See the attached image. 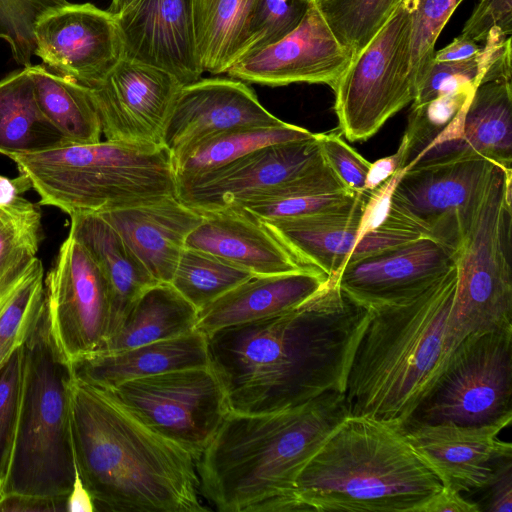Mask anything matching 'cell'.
I'll return each instance as SVG.
<instances>
[{"label": "cell", "instance_id": "cell-53", "mask_svg": "<svg viewBox=\"0 0 512 512\" xmlns=\"http://www.w3.org/2000/svg\"><path fill=\"white\" fill-rule=\"evenodd\" d=\"M29 189H32V185L24 174L19 173L14 178L0 175V206L14 202Z\"/></svg>", "mask_w": 512, "mask_h": 512}, {"label": "cell", "instance_id": "cell-45", "mask_svg": "<svg viewBox=\"0 0 512 512\" xmlns=\"http://www.w3.org/2000/svg\"><path fill=\"white\" fill-rule=\"evenodd\" d=\"M493 28L511 36L512 0H479L461 35L477 43L484 42Z\"/></svg>", "mask_w": 512, "mask_h": 512}, {"label": "cell", "instance_id": "cell-13", "mask_svg": "<svg viewBox=\"0 0 512 512\" xmlns=\"http://www.w3.org/2000/svg\"><path fill=\"white\" fill-rule=\"evenodd\" d=\"M108 391L195 461L229 413L224 389L210 366L138 378Z\"/></svg>", "mask_w": 512, "mask_h": 512}, {"label": "cell", "instance_id": "cell-10", "mask_svg": "<svg viewBox=\"0 0 512 512\" xmlns=\"http://www.w3.org/2000/svg\"><path fill=\"white\" fill-rule=\"evenodd\" d=\"M511 396L512 325H508L465 337L408 423L511 422Z\"/></svg>", "mask_w": 512, "mask_h": 512}, {"label": "cell", "instance_id": "cell-16", "mask_svg": "<svg viewBox=\"0 0 512 512\" xmlns=\"http://www.w3.org/2000/svg\"><path fill=\"white\" fill-rule=\"evenodd\" d=\"M183 86L166 71L122 57L100 84L89 87L105 139L164 146L165 126Z\"/></svg>", "mask_w": 512, "mask_h": 512}, {"label": "cell", "instance_id": "cell-3", "mask_svg": "<svg viewBox=\"0 0 512 512\" xmlns=\"http://www.w3.org/2000/svg\"><path fill=\"white\" fill-rule=\"evenodd\" d=\"M457 269L421 291L367 306L343 394L349 415L401 428L430 393L451 356L447 326Z\"/></svg>", "mask_w": 512, "mask_h": 512}, {"label": "cell", "instance_id": "cell-2", "mask_svg": "<svg viewBox=\"0 0 512 512\" xmlns=\"http://www.w3.org/2000/svg\"><path fill=\"white\" fill-rule=\"evenodd\" d=\"M73 371V370H72ZM75 463L95 511L204 512L195 459L110 391L69 384Z\"/></svg>", "mask_w": 512, "mask_h": 512}, {"label": "cell", "instance_id": "cell-35", "mask_svg": "<svg viewBox=\"0 0 512 512\" xmlns=\"http://www.w3.org/2000/svg\"><path fill=\"white\" fill-rule=\"evenodd\" d=\"M42 236L39 206L24 196L0 206V277L37 257Z\"/></svg>", "mask_w": 512, "mask_h": 512}, {"label": "cell", "instance_id": "cell-42", "mask_svg": "<svg viewBox=\"0 0 512 512\" xmlns=\"http://www.w3.org/2000/svg\"><path fill=\"white\" fill-rule=\"evenodd\" d=\"M22 377L23 346L0 368V490L9 468L17 428Z\"/></svg>", "mask_w": 512, "mask_h": 512}, {"label": "cell", "instance_id": "cell-6", "mask_svg": "<svg viewBox=\"0 0 512 512\" xmlns=\"http://www.w3.org/2000/svg\"><path fill=\"white\" fill-rule=\"evenodd\" d=\"M40 197L39 204L73 213H103L162 196L176 195V178L165 146L109 140L66 144L14 155Z\"/></svg>", "mask_w": 512, "mask_h": 512}, {"label": "cell", "instance_id": "cell-54", "mask_svg": "<svg viewBox=\"0 0 512 512\" xmlns=\"http://www.w3.org/2000/svg\"><path fill=\"white\" fill-rule=\"evenodd\" d=\"M132 1L133 0H111L108 10L113 14H117Z\"/></svg>", "mask_w": 512, "mask_h": 512}, {"label": "cell", "instance_id": "cell-52", "mask_svg": "<svg viewBox=\"0 0 512 512\" xmlns=\"http://www.w3.org/2000/svg\"><path fill=\"white\" fill-rule=\"evenodd\" d=\"M66 512H95L93 498L84 485L77 466L73 485L66 501Z\"/></svg>", "mask_w": 512, "mask_h": 512}, {"label": "cell", "instance_id": "cell-36", "mask_svg": "<svg viewBox=\"0 0 512 512\" xmlns=\"http://www.w3.org/2000/svg\"><path fill=\"white\" fill-rule=\"evenodd\" d=\"M400 0H322L316 2L336 37L354 55L373 37Z\"/></svg>", "mask_w": 512, "mask_h": 512}, {"label": "cell", "instance_id": "cell-22", "mask_svg": "<svg viewBox=\"0 0 512 512\" xmlns=\"http://www.w3.org/2000/svg\"><path fill=\"white\" fill-rule=\"evenodd\" d=\"M158 281L170 283L189 234L203 215L176 195L100 213Z\"/></svg>", "mask_w": 512, "mask_h": 512}, {"label": "cell", "instance_id": "cell-56", "mask_svg": "<svg viewBox=\"0 0 512 512\" xmlns=\"http://www.w3.org/2000/svg\"><path fill=\"white\" fill-rule=\"evenodd\" d=\"M463 0H457L458 4H460Z\"/></svg>", "mask_w": 512, "mask_h": 512}, {"label": "cell", "instance_id": "cell-40", "mask_svg": "<svg viewBox=\"0 0 512 512\" xmlns=\"http://www.w3.org/2000/svg\"><path fill=\"white\" fill-rule=\"evenodd\" d=\"M458 6L457 0H417L410 43V68L415 88L433 60L438 36Z\"/></svg>", "mask_w": 512, "mask_h": 512}, {"label": "cell", "instance_id": "cell-44", "mask_svg": "<svg viewBox=\"0 0 512 512\" xmlns=\"http://www.w3.org/2000/svg\"><path fill=\"white\" fill-rule=\"evenodd\" d=\"M326 165L340 183L351 192L364 191L365 180L371 162L366 160L339 133H316Z\"/></svg>", "mask_w": 512, "mask_h": 512}, {"label": "cell", "instance_id": "cell-37", "mask_svg": "<svg viewBox=\"0 0 512 512\" xmlns=\"http://www.w3.org/2000/svg\"><path fill=\"white\" fill-rule=\"evenodd\" d=\"M44 269L39 268L0 315V368L23 346L44 307Z\"/></svg>", "mask_w": 512, "mask_h": 512}, {"label": "cell", "instance_id": "cell-48", "mask_svg": "<svg viewBox=\"0 0 512 512\" xmlns=\"http://www.w3.org/2000/svg\"><path fill=\"white\" fill-rule=\"evenodd\" d=\"M481 507L466 500L462 493L442 485V488L430 498L420 512H478Z\"/></svg>", "mask_w": 512, "mask_h": 512}, {"label": "cell", "instance_id": "cell-47", "mask_svg": "<svg viewBox=\"0 0 512 512\" xmlns=\"http://www.w3.org/2000/svg\"><path fill=\"white\" fill-rule=\"evenodd\" d=\"M485 489L488 496L484 508L489 512L512 511V456L500 460Z\"/></svg>", "mask_w": 512, "mask_h": 512}, {"label": "cell", "instance_id": "cell-43", "mask_svg": "<svg viewBox=\"0 0 512 512\" xmlns=\"http://www.w3.org/2000/svg\"><path fill=\"white\" fill-rule=\"evenodd\" d=\"M479 59L475 57L448 62H431L415 88L412 106L424 104L441 94L469 84L479 85Z\"/></svg>", "mask_w": 512, "mask_h": 512}, {"label": "cell", "instance_id": "cell-49", "mask_svg": "<svg viewBox=\"0 0 512 512\" xmlns=\"http://www.w3.org/2000/svg\"><path fill=\"white\" fill-rule=\"evenodd\" d=\"M406 166L405 147L400 143L397 151L370 164L364 191H371Z\"/></svg>", "mask_w": 512, "mask_h": 512}, {"label": "cell", "instance_id": "cell-21", "mask_svg": "<svg viewBox=\"0 0 512 512\" xmlns=\"http://www.w3.org/2000/svg\"><path fill=\"white\" fill-rule=\"evenodd\" d=\"M455 267L454 251L429 237L348 262L337 283L367 307L415 294Z\"/></svg>", "mask_w": 512, "mask_h": 512}, {"label": "cell", "instance_id": "cell-26", "mask_svg": "<svg viewBox=\"0 0 512 512\" xmlns=\"http://www.w3.org/2000/svg\"><path fill=\"white\" fill-rule=\"evenodd\" d=\"M209 366L206 335L188 334L112 352H96L72 366L84 382L111 390L128 381L189 367Z\"/></svg>", "mask_w": 512, "mask_h": 512}, {"label": "cell", "instance_id": "cell-30", "mask_svg": "<svg viewBox=\"0 0 512 512\" xmlns=\"http://www.w3.org/2000/svg\"><path fill=\"white\" fill-rule=\"evenodd\" d=\"M28 69L41 112L69 144L101 141V121L89 87L46 65Z\"/></svg>", "mask_w": 512, "mask_h": 512}, {"label": "cell", "instance_id": "cell-33", "mask_svg": "<svg viewBox=\"0 0 512 512\" xmlns=\"http://www.w3.org/2000/svg\"><path fill=\"white\" fill-rule=\"evenodd\" d=\"M314 133L281 122L269 126L232 129L210 137L173 162L176 179L204 174L230 164L263 147L311 138Z\"/></svg>", "mask_w": 512, "mask_h": 512}, {"label": "cell", "instance_id": "cell-18", "mask_svg": "<svg viewBox=\"0 0 512 512\" xmlns=\"http://www.w3.org/2000/svg\"><path fill=\"white\" fill-rule=\"evenodd\" d=\"M283 122L235 78H205L184 85L165 126L163 145L175 162L202 141L223 132Z\"/></svg>", "mask_w": 512, "mask_h": 512}, {"label": "cell", "instance_id": "cell-51", "mask_svg": "<svg viewBox=\"0 0 512 512\" xmlns=\"http://www.w3.org/2000/svg\"><path fill=\"white\" fill-rule=\"evenodd\" d=\"M481 51V47L477 42L459 35L444 48L434 52L433 61L448 62L460 61L475 57Z\"/></svg>", "mask_w": 512, "mask_h": 512}, {"label": "cell", "instance_id": "cell-38", "mask_svg": "<svg viewBox=\"0 0 512 512\" xmlns=\"http://www.w3.org/2000/svg\"><path fill=\"white\" fill-rule=\"evenodd\" d=\"M309 2L308 0H259L235 63L289 35L303 19Z\"/></svg>", "mask_w": 512, "mask_h": 512}, {"label": "cell", "instance_id": "cell-29", "mask_svg": "<svg viewBox=\"0 0 512 512\" xmlns=\"http://www.w3.org/2000/svg\"><path fill=\"white\" fill-rule=\"evenodd\" d=\"M69 144L46 119L36 100L28 68L0 80V154L40 152Z\"/></svg>", "mask_w": 512, "mask_h": 512}, {"label": "cell", "instance_id": "cell-11", "mask_svg": "<svg viewBox=\"0 0 512 512\" xmlns=\"http://www.w3.org/2000/svg\"><path fill=\"white\" fill-rule=\"evenodd\" d=\"M493 166L468 148L418 162L398 181L387 218L455 251Z\"/></svg>", "mask_w": 512, "mask_h": 512}, {"label": "cell", "instance_id": "cell-31", "mask_svg": "<svg viewBox=\"0 0 512 512\" xmlns=\"http://www.w3.org/2000/svg\"><path fill=\"white\" fill-rule=\"evenodd\" d=\"M465 146L505 170H512V82L477 86L462 123Z\"/></svg>", "mask_w": 512, "mask_h": 512}, {"label": "cell", "instance_id": "cell-17", "mask_svg": "<svg viewBox=\"0 0 512 512\" xmlns=\"http://www.w3.org/2000/svg\"><path fill=\"white\" fill-rule=\"evenodd\" d=\"M354 52L333 33L316 2L310 1L299 25L279 42L233 64L226 74L270 87L294 83L332 87Z\"/></svg>", "mask_w": 512, "mask_h": 512}, {"label": "cell", "instance_id": "cell-9", "mask_svg": "<svg viewBox=\"0 0 512 512\" xmlns=\"http://www.w3.org/2000/svg\"><path fill=\"white\" fill-rule=\"evenodd\" d=\"M417 0H400L388 18L331 87L341 133L365 141L411 103L412 16Z\"/></svg>", "mask_w": 512, "mask_h": 512}, {"label": "cell", "instance_id": "cell-24", "mask_svg": "<svg viewBox=\"0 0 512 512\" xmlns=\"http://www.w3.org/2000/svg\"><path fill=\"white\" fill-rule=\"evenodd\" d=\"M329 278L316 270L253 276L198 311L196 330L204 335L288 311L314 293Z\"/></svg>", "mask_w": 512, "mask_h": 512}, {"label": "cell", "instance_id": "cell-39", "mask_svg": "<svg viewBox=\"0 0 512 512\" xmlns=\"http://www.w3.org/2000/svg\"><path fill=\"white\" fill-rule=\"evenodd\" d=\"M66 3L67 0H0V39L9 45L19 65L32 66L37 19L47 10Z\"/></svg>", "mask_w": 512, "mask_h": 512}, {"label": "cell", "instance_id": "cell-15", "mask_svg": "<svg viewBox=\"0 0 512 512\" xmlns=\"http://www.w3.org/2000/svg\"><path fill=\"white\" fill-rule=\"evenodd\" d=\"M35 50L44 65L87 87L100 84L122 58L115 14L91 3L53 7L34 26Z\"/></svg>", "mask_w": 512, "mask_h": 512}, {"label": "cell", "instance_id": "cell-23", "mask_svg": "<svg viewBox=\"0 0 512 512\" xmlns=\"http://www.w3.org/2000/svg\"><path fill=\"white\" fill-rule=\"evenodd\" d=\"M202 215V222L189 234L185 247L207 252L253 276L314 270L304 266L260 221L244 210Z\"/></svg>", "mask_w": 512, "mask_h": 512}, {"label": "cell", "instance_id": "cell-1", "mask_svg": "<svg viewBox=\"0 0 512 512\" xmlns=\"http://www.w3.org/2000/svg\"><path fill=\"white\" fill-rule=\"evenodd\" d=\"M368 308L336 278L281 314L207 335L229 412L267 414L342 392Z\"/></svg>", "mask_w": 512, "mask_h": 512}, {"label": "cell", "instance_id": "cell-27", "mask_svg": "<svg viewBox=\"0 0 512 512\" xmlns=\"http://www.w3.org/2000/svg\"><path fill=\"white\" fill-rule=\"evenodd\" d=\"M69 216V233L92 256L108 286L110 295L108 339L119 329L140 295L159 282L101 215L73 213Z\"/></svg>", "mask_w": 512, "mask_h": 512}, {"label": "cell", "instance_id": "cell-12", "mask_svg": "<svg viewBox=\"0 0 512 512\" xmlns=\"http://www.w3.org/2000/svg\"><path fill=\"white\" fill-rule=\"evenodd\" d=\"M330 172L316 133L269 145L210 172L176 179V196L200 214L242 210L316 183Z\"/></svg>", "mask_w": 512, "mask_h": 512}, {"label": "cell", "instance_id": "cell-34", "mask_svg": "<svg viewBox=\"0 0 512 512\" xmlns=\"http://www.w3.org/2000/svg\"><path fill=\"white\" fill-rule=\"evenodd\" d=\"M251 277L221 258L185 247L170 284L199 311Z\"/></svg>", "mask_w": 512, "mask_h": 512}, {"label": "cell", "instance_id": "cell-7", "mask_svg": "<svg viewBox=\"0 0 512 512\" xmlns=\"http://www.w3.org/2000/svg\"><path fill=\"white\" fill-rule=\"evenodd\" d=\"M72 366L51 338L45 300L23 344L17 428L2 497L67 499L74 481L69 384Z\"/></svg>", "mask_w": 512, "mask_h": 512}, {"label": "cell", "instance_id": "cell-50", "mask_svg": "<svg viewBox=\"0 0 512 512\" xmlns=\"http://www.w3.org/2000/svg\"><path fill=\"white\" fill-rule=\"evenodd\" d=\"M67 499H50L29 496H5L0 501V512L66 511Z\"/></svg>", "mask_w": 512, "mask_h": 512}, {"label": "cell", "instance_id": "cell-4", "mask_svg": "<svg viewBox=\"0 0 512 512\" xmlns=\"http://www.w3.org/2000/svg\"><path fill=\"white\" fill-rule=\"evenodd\" d=\"M348 415L342 392L275 413L229 412L196 461L200 493L222 512L294 493L304 466Z\"/></svg>", "mask_w": 512, "mask_h": 512}, {"label": "cell", "instance_id": "cell-55", "mask_svg": "<svg viewBox=\"0 0 512 512\" xmlns=\"http://www.w3.org/2000/svg\"><path fill=\"white\" fill-rule=\"evenodd\" d=\"M308 1L320 2V1H322V0H308Z\"/></svg>", "mask_w": 512, "mask_h": 512}, {"label": "cell", "instance_id": "cell-5", "mask_svg": "<svg viewBox=\"0 0 512 512\" xmlns=\"http://www.w3.org/2000/svg\"><path fill=\"white\" fill-rule=\"evenodd\" d=\"M442 488L404 429L348 415L297 477L301 511L420 512Z\"/></svg>", "mask_w": 512, "mask_h": 512}, {"label": "cell", "instance_id": "cell-14", "mask_svg": "<svg viewBox=\"0 0 512 512\" xmlns=\"http://www.w3.org/2000/svg\"><path fill=\"white\" fill-rule=\"evenodd\" d=\"M44 292L49 332L63 359L73 366L98 352L109 333V290L92 256L70 233L44 278Z\"/></svg>", "mask_w": 512, "mask_h": 512}, {"label": "cell", "instance_id": "cell-8", "mask_svg": "<svg viewBox=\"0 0 512 512\" xmlns=\"http://www.w3.org/2000/svg\"><path fill=\"white\" fill-rule=\"evenodd\" d=\"M512 170L494 165L456 250L450 354L468 335L512 325Z\"/></svg>", "mask_w": 512, "mask_h": 512}, {"label": "cell", "instance_id": "cell-25", "mask_svg": "<svg viewBox=\"0 0 512 512\" xmlns=\"http://www.w3.org/2000/svg\"><path fill=\"white\" fill-rule=\"evenodd\" d=\"M367 191L348 204L308 216L260 221L306 267L337 278L356 243Z\"/></svg>", "mask_w": 512, "mask_h": 512}, {"label": "cell", "instance_id": "cell-28", "mask_svg": "<svg viewBox=\"0 0 512 512\" xmlns=\"http://www.w3.org/2000/svg\"><path fill=\"white\" fill-rule=\"evenodd\" d=\"M198 310L170 283L145 290L119 329L98 352H112L167 340L196 330Z\"/></svg>", "mask_w": 512, "mask_h": 512}, {"label": "cell", "instance_id": "cell-20", "mask_svg": "<svg viewBox=\"0 0 512 512\" xmlns=\"http://www.w3.org/2000/svg\"><path fill=\"white\" fill-rule=\"evenodd\" d=\"M510 424L509 421L487 425L411 422L403 429L442 485L463 493L484 489L496 464L512 456L511 443L499 438L500 432Z\"/></svg>", "mask_w": 512, "mask_h": 512}, {"label": "cell", "instance_id": "cell-19", "mask_svg": "<svg viewBox=\"0 0 512 512\" xmlns=\"http://www.w3.org/2000/svg\"><path fill=\"white\" fill-rule=\"evenodd\" d=\"M115 16L123 58L166 71L183 85L201 78L192 0H133Z\"/></svg>", "mask_w": 512, "mask_h": 512}, {"label": "cell", "instance_id": "cell-41", "mask_svg": "<svg viewBox=\"0 0 512 512\" xmlns=\"http://www.w3.org/2000/svg\"><path fill=\"white\" fill-rule=\"evenodd\" d=\"M359 192L348 190H301L245 207L244 211L260 221L295 218L338 209L351 202Z\"/></svg>", "mask_w": 512, "mask_h": 512}, {"label": "cell", "instance_id": "cell-46", "mask_svg": "<svg viewBox=\"0 0 512 512\" xmlns=\"http://www.w3.org/2000/svg\"><path fill=\"white\" fill-rule=\"evenodd\" d=\"M406 170L407 167L405 166L375 189L367 191L355 246L366 234L376 230L384 223L388 216L394 189Z\"/></svg>", "mask_w": 512, "mask_h": 512}, {"label": "cell", "instance_id": "cell-57", "mask_svg": "<svg viewBox=\"0 0 512 512\" xmlns=\"http://www.w3.org/2000/svg\"><path fill=\"white\" fill-rule=\"evenodd\" d=\"M1 499H2V494H1V490H0V501H1Z\"/></svg>", "mask_w": 512, "mask_h": 512}, {"label": "cell", "instance_id": "cell-32", "mask_svg": "<svg viewBox=\"0 0 512 512\" xmlns=\"http://www.w3.org/2000/svg\"><path fill=\"white\" fill-rule=\"evenodd\" d=\"M259 0H192L204 71L223 74L235 63Z\"/></svg>", "mask_w": 512, "mask_h": 512}]
</instances>
